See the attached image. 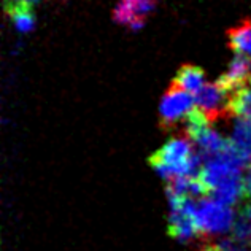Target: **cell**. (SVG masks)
<instances>
[{
  "label": "cell",
  "instance_id": "obj_1",
  "mask_svg": "<svg viewBox=\"0 0 251 251\" xmlns=\"http://www.w3.org/2000/svg\"><path fill=\"white\" fill-rule=\"evenodd\" d=\"M193 142L188 137L170 138L167 143L148 157L150 166L169 183L176 176H188L189 159L193 156Z\"/></svg>",
  "mask_w": 251,
  "mask_h": 251
},
{
  "label": "cell",
  "instance_id": "obj_2",
  "mask_svg": "<svg viewBox=\"0 0 251 251\" xmlns=\"http://www.w3.org/2000/svg\"><path fill=\"white\" fill-rule=\"evenodd\" d=\"M196 223L201 237L221 235L232 230L235 213L230 207L223 205L211 197H203V199L197 201Z\"/></svg>",
  "mask_w": 251,
  "mask_h": 251
},
{
  "label": "cell",
  "instance_id": "obj_3",
  "mask_svg": "<svg viewBox=\"0 0 251 251\" xmlns=\"http://www.w3.org/2000/svg\"><path fill=\"white\" fill-rule=\"evenodd\" d=\"M194 97L189 92L170 84L159 105V121L164 129L175 126L194 110Z\"/></svg>",
  "mask_w": 251,
  "mask_h": 251
},
{
  "label": "cell",
  "instance_id": "obj_4",
  "mask_svg": "<svg viewBox=\"0 0 251 251\" xmlns=\"http://www.w3.org/2000/svg\"><path fill=\"white\" fill-rule=\"evenodd\" d=\"M229 100L230 94L216 81L207 83L197 94H194L196 108L201 110L210 123H215L229 115Z\"/></svg>",
  "mask_w": 251,
  "mask_h": 251
},
{
  "label": "cell",
  "instance_id": "obj_5",
  "mask_svg": "<svg viewBox=\"0 0 251 251\" xmlns=\"http://www.w3.org/2000/svg\"><path fill=\"white\" fill-rule=\"evenodd\" d=\"M250 80H251V57L235 52V56L232 57V61H230L227 67V72L221 75L216 83L223 89H226L229 94H234L235 91L247 88Z\"/></svg>",
  "mask_w": 251,
  "mask_h": 251
},
{
  "label": "cell",
  "instance_id": "obj_6",
  "mask_svg": "<svg viewBox=\"0 0 251 251\" xmlns=\"http://www.w3.org/2000/svg\"><path fill=\"white\" fill-rule=\"evenodd\" d=\"M167 232L178 242H189L194 237H201L196 220L181 210H170Z\"/></svg>",
  "mask_w": 251,
  "mask_h": 251
},
{
  "label": "cell",
  "instance_id": "obj_7",
  "mask_svg": "<svg viewBox=\"0 0 251 251\" xmlns=\"http://www.w3.org/2000/svg\"><path fill=\"white\" fill-rule=\"evenodd\" d=\"M170 84L189 92V94H197V92L207 84L205 74H203V70L201 67H197V65H191V64L181 65L176 72L174 81Z\"/></svg>",
  "mask_w": 251,
  "mask_h": 251
},
{
  "label": "cell",
  "instance_id": "obj_8",
  "mask_svg": "<svg viewBox=\"0 0 251 251\" xmlns=\"http://www.w3.org/2000/svg\"><path fill=\"white\" fill-rule=\"evenodd\" d=\"M210 197L216 202L223 203V205L232 207L245 196V184H243V175L235 176L232 180L223 183L221 186L215 188L210 193Z\"/></svg>",
  "mask_w": 251,
  "mask_h": 251
},
{
  "label": "cell",
  "instance_id": "obj_9",
  "mask_svg": "<svg viewBox=\"0 0 251 251\" xmlns=\"http://www.w3.org/2000/svg\"><path fill=\"white\" fill-rule=\"evenodd\" d=\"M230 142L239 150V153L247 162V167L251 164V121L245 118H237L232 124V135Z\"/></svg>",
  "mask_w": 251,
  "mask_h": 251
},
{
  "label": "cell",
  "instance_id": "obj_10",
  "mask_svg": "<svg viewBox=\"0 0 251 251\" xmlns=\"http://www.w3.org/2000/svg\"><path fill=\"white\" fill-rule=\"evenodd\" d=\"M227 40L230 50L239 54L251 57V21L247 19L240 25L227 30Z\"/></svg>",
  "mask_w": 251,
  "mask_h": 251
},
{
  "label": "cell",
  "instance_id": "obj_11",
  "mask_svg": "<svg viewBox=\"0 0 251 251\" xmlns=\"http://www.w3.org/2000/svg\"><path fill=\"white\" fill-rule=\"evenodd\" d=\"M229 115L237 118H245L251 121V88H242L230 94Z\"/></svg>",
  "mask_w": 251,
  "mask_h": 251
},
{
  "label": "cell",
  "instance_id": "obj_12",
  "mask_svg": "<svg viewBox=\"0 0 251 251\" xmlns=\"http://www.w3.org/2000/svg\"><path fill=\"white\" fill-rule=\"evenodd\" d=\"M230 232H232V237L235 240L251 245V224L248 221V218L243 215L242 210L239 211V215L235 216V223Z\"/></svg>",
  "mask_w": 251,
  "mask_h": 251
},
{
  "label": "cell",
  "instance_id": "obj_13",
  "mask_svg": "<svg viewBox=\"0 0 251 251\" xmlns=\"http://www.w3.org/2000/svg\"><path fill=\"white\" fill-rule=\"evenodd\" d=\"M11 19L19 32H30L35 25V18H34L32 10L18 11L15 15H11Z\"/></svg>",
  "mask_w": 251,
  "mask_h": 251
},
{
  "label": "cell",
  "instance_id": "obj_14",
  "mask_svg": "<svg viewBox=\"0 0 251 251\" xmlns=\"http://www.w3.org/2000/svg\"><path fill=\"white\" fill-rule=\"evenodd\" d=\"M42 0H3V6H5V11L11 16L18 11L32 10Z\"/></svg>",
  "mask_w": 251,
  "mask_h": 251
},
{
  "label": "cell",
  "instance_id": "obj_15",
  "mask_svg": "<svg viewBox=\"0 0 251 251\" xmlns=\"http://www.w3.org/2000/svg\"><path fill=\"white\" fill-rule=\"evenodd\" d=\"M218 251H251V245L235 240L234 237H226L216 243Z\"/></svg>",
  "mask_w": 251,
  "mask_h": 251
},
{
  "label": "cell",
  "instance_id": "obj_16",
  "mask_svg": "<svg viewBox=\"0 0 251 251\" xmlns=\"http://www.w3.org/2000/svg\"><path fill=\"white\" fill-rule=\"evenodd\" d=\"M243 184H245V196L251 197V164L247 167L245 175H243Z\"/></svg>",
  "mask_w": 251,
  "mask_h": 251
},
{
  "label": "cell",
  "instance_id": "obj_17",
  "mask_svg": "<svg viewBox=\"0 0 251 251\" xmlns=\"http://www.w3.org/2000/svg\"><path fill=\"white\" fill-rule=\"evenodd\" d=\"M242 211H243V215L248 218V221L251 224V203H247V205H243L242 207Z\"/></svg>",
  "mask_w": 251,
  "mask_h": 251
},
{
  "label": "cell",
  "instance_id": "obj_18",
  "mask_svg": "<svg viewBox=\"0 0 251 251\" xmlns=\"http://www.w3.org/2000/svg\"><path fill=\"white\" fill-rule=\"evenodd\" d=\"M201 251H218V250H216V245H203Z\"/></svg>",
  "mask_w": 251,
  "mask_h": 251
}]
</instances>
